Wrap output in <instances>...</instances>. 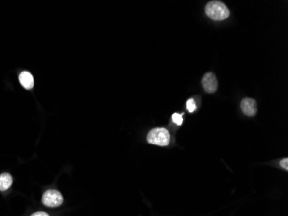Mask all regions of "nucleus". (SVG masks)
I'll list each match as a JSON object with an SVG mask.
<instances>
[{"instance_id": "obj_7", "label": "nucleus", "mask_w": 288, "mask_h": 216, "mask_svg": "<svg viewBox=\"0 0 288 216\" xmlns=\"http://www.w3.org/2000/svg\"><path fill=\"white\" fill-rule=\"evenodd\" d=\"M12 177L11 174L3 173L0 175V191H5L12 185Z\"/></svg>"}, {"instance_id": "obj_9", "label": "nucleus", "mask_w": 288, "mask_h": 216, "mask_svg": "<svg viewBox=\"0 0 288 216\" xmlns=\"http://www.w3.org/2000/svg\"><path fill=\"white\" fill-rule=\"evenodd\" d=\"M172 119L174 123L176 124L177 126H181L182 122H183V118L182 115L180 113H173L172 116Z\"/></svg>"}, {"instance_id": "obj_5", "label": "nucleus", "mask_w": 288, "mask_h": 216, "mask_svg": "<svg viewBox=\"0 0 288 216\" xmlns=\"http://www.w3.org/2000/svg\"><path fill=\"white\" fill-rule=\"evenodd\" d=\"M242 112L247 116H254L257 112L256 102L251 98H244L241 102Z\"/></svg>"}, {"instance_id": "obj_10", "label": "nucleus", "mask_w": 288, "mask_h": 216, "mask_svg": "<svg viewBox=\"0 0 288 216\" xmlns=\"http://www.w3.org/2000/svg\"><path fill=\"white\" fill-rule=\"evenodd\" d=\"M281 168H283L284 170H288V158H286V159H283L281 161Z\"/></svg>"}, {"instance_id": "obj_4", "label": "nucleus", "mask_w": 288, "mask_h": 216, "mask_svg": "<svg viewBox=\"0 0 288 216\" xmlns=\"http://www.w3.org/2000/svg\"><path fill=\"white\" fill-rule=\"evenodd\" d=\"M202 85L206 93H215L218 89V81L215 74L212 73H205L204 77L202 78Z\"/></svg>"}, {"instance_id": "obj_1", "label": "nucleus", "mask_w": 288, "mask_h": 216, "mask_svg": "<svg viewBox=\"0 0 288 216\" xmlns=\"http://www.w3.org/2000/svg\"><path fill=\"white\" fill-rule=\"evenodd\" d=\"M206 15L215 21L226 19L230 16V11L223 2L211 1L205 6Z\"/></svg>"}, {"instance_id": "obj_6", "label": "nucleus", "mask_w": 288, "mask_h": 216, "mask_svg": "<svg viewBox=\"0 0 288 216\" xmlns=\"http://www.w3.org/2000/svg\"><path fill=\"white\" fill-rule=\"evenodd\" d=\"M19 81L24 89H31L34 87V78L28 71H23L20 73Z\"/></svg>"}, {"instance_id": "obj_2", "label": "nucleus", "mask_w": 288, "mask_h": 216, "mask_svg": "<svg viewBox=\"0 0 288 216\" xmlns=\"http://www.w3.org/2000/svg\"><path fill=\"white\" fill-rule=\"evenodd\" d=\"M148 143L159 146H168L170 143V134L165 128H155L147 136Z\"/></svg>"}, {"instance_id": "obj_11", "label": "nucleus", "mask_w": 288, "mask_h": 216, "mask_svg": "<svg viewBox=\"0 0 288 216\" xmlns=\"http://www.w3.org/2000/svg\"><path fill=\"white\" fill-rule=\"evenodd\" d=\"M31 216H49V215L46 212L43 211H38V212L34 213L32 214Z\"/></svg>"}, {"instance_id": "obj_8", "label": "nucleus", "mask_w": 288, "mask_h": 216, "mask_svg": "<svg viewBox=\"0 0 288 216\" xmlns=\"http://www.w3.org/2000/svg\"><path fill=\"white\" fill-rule=\"evenodd\" d=\"M186 108L189 112H193L196 110V104L193 99H189L187 103H186Z\"/></svg>"}, {"instance_id": "obj_3", "label": "nucleus", "mask_w": 288, "mask_h": 216, "mask_svg": "<svg viewBox=\"0 0 288 216\" xmlns=\"http://www.w3.org/2000/svg\"><path fill=\"white\" fill-rule=\"evenodd\" d=\"M42 203L46 207L57 208L63 202L62 194L55 189H49L42 195Z\"/></svg>"}]
</instances>
